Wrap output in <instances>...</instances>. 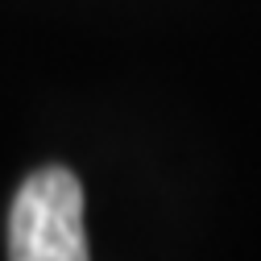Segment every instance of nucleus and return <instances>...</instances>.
Masks as SVG:
<instances>
[{"label": "nucleus", "mask_w": 261, "mask_h": 261, "mask_svg": "<svg viewBox=\"0 0 261 261\" xmlns=\"http://www.w3.org/2000/svg\"><path fill=\"white\" fill-rule=\"evenodd\" d=\"M9 261H91L83 237V187L71 170L29 174L9 212Z\"/></svg>", "instance_id": "f257e3e1"}]
</instances>
